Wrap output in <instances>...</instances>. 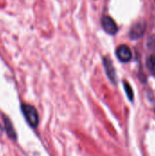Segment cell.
<instances>
[{
	"instance_id": "3",
	"label": "cell",
	"mask_w": 155,
	"mask_h": 156,
	"mask_svg": "<svg viewBox=\"0 0 155 156\" xmlns=\"http://www.w3.org/2000/svg\"><path fill=\"white\" fill-rule=\"evenodd\" d=\"M146 30V24L144 22H138L133 25L129 32V36L132 39H138L142 37Z\"/></svg>"
},
{
	"instance_id": "2",
	"label": "cell",
	"mask_w": 155,
	"mask_h": 156,
	"mask_svg": "<svg viewBox=\"0 0 155 156\" xmlns=\"http://www.w3.org/2000/svg\"><path fill=\"white\" fill-rule=\"evenodd\" d=\"M101 26L104 31L110 35H115L118 32V26L115 21L109 16H103L101 18Z\"/></svg>"
},
{
	"instance_id": "7",
	"label": "cell",
	"mask_w": 155,
	"mask_h": 156,
	"mask_svg": "<svg viewBox=\"0 0 155 156\" xmlns=\"http://www.w3.org/2000/svg\"><path fill=\"white\" fill-rule=\"evenodd\" d=\"M147 68L151 73L155 76V55H152L147 59Z\"/></svg>"
},
{
	"instance_id": "6",
	"label": "cell",
	"mask_w": 155,
	"mask_h": 156,
	"mask_svg": "<svg viewBox=\"0 0 155 156\" xmlns=\"http://www.w3.org/2000/svg\"><path fill=\"white\" fill-rule=\"evenodd\" d=\"M4 123H5V130L7 133V136L12 140H16V131L14 129L13 123L11 122L9 118L4 116Z\"/></svg>"
},
{
	"instance_id": "8",
	"label": "cell",
	"mask_w": 155,
	"mask_h": 156,
	"mask_svg": "<svg viewBox=\"0 0 155 156\" xmlns=\"http://www.w3.org/2000/svg\"><path fill=\"white\" fill-rule=\"evenodd\" d=\"M124 89H125V91H126V94H127L128 98L131 101H132L133 100V91H132V89L131 85L127 81H124Z\"/></svg>"
},
{
	"instance_id": "9",
	"label": "cell",
	"mask_w": 155,
	"mask_h": 156,
	"mask_svg": "<svg viewBox=\"0 0 155 156\" xmlns=\"http://www.w3.org/2000/svg\"><path fill=\"white\" fill-rule=\"evenodd\" d=\"M148 48H155V37H151L148 39Z\"/></svg>"
},
{
	"instance_id": "4",
	"label": "cell",
	"mask_w": 155,
	"mask_h": 156,
	"mask_svg": "<svg viewBox=\"0 0 155 156\" xmlns=\"http://www.w3.org/2000/svg\"><path fill=\"white\" fill-rule=\"evenodd\" d=\"M117 58L122 62H129L132 58V53L127 45H121L116 50Z\"/></svg>"
},
{
	"instance_id": "5",
	"label": "cell",
	"mask_w": 155,
	"mask_h": 156,
	"mask_svg": "<svg viewBox=\"0 0 155 156\" xmlns=\"http://www.w3.org/2000/svg\"><path fill=\"white\" fill-rule=\"evenodd\" d=\"M103 66H104L106 74H107V76L109 77L110 80H111L113 84H115V83H116V80H117L115 69H114V67H113L112 61H111L108 57L103 58Z\"/></svg>"
},
{
	"instance_id": "1",
	"label": "cell",
	"mask_w": 155,
	"mask_h": 156,
	"mask_svg": "<svg viewBox=\"0 0 155 156\" xmlns=\"http://www.w3.org/2000/svg\"><path fill=\"white\" fill-rule=\"evenodd\" d=\"M21 110L23 112V115L26 121V122L32 127V128H37L39 123V117L37 109L29 104H22Z\"/></svg>"
}]
</instances>
